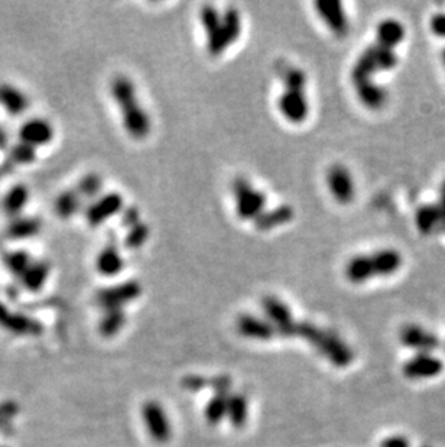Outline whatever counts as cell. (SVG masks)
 Listing matches in <instances>:
<instances>
[{
    "mask_svg": "<svg viewBox=\"0 0 445 447\" xmlns=\"http://www.w3.org/2000/svg\"><path fill=\"white\" fill-rule=\"evenodd\" d=\"M199 16H202L207 51L210 55L217 57L226 53L240 38L241 15L237 8L229 6L221 15L214 6L206 5L199 12Z\"/></svg>",
    "mask_w": 445,
    "mask_h": 447,
    "instance_id": "cell-1",
    "label": "cell"
},
{
    "mask_svg": "<svg viewBox=\"0 0 445 447\" xmlns=\"http://www.w3.org/2000/svg\"><path fill=\"white\" fill-rule=\"evenodd\" d=\"M111 97L120 109L125 130L129 137L145 139L150 132V118L143 106L139 103L136 87L126 76H116L110 85Z\"/></svg>",
    "mask_w": 445,
    "mask_h": 447,
    "instance_id": "cell-2",
    "label": "cell"
},
{
    "mask_svg": "<svg viewBox=\"0 0 445 447\" xmlns=\"http://www.w3.org/2000/svg\"><path fill=\"white\" fill-rule=\"evenodd\" d=\"M402 254L393 248L377 249L370 254L353 256L344 268V275L351 284H365L377 277H389L400 270Z\"/></svg>",
    "mask_w": 445,
    "mask_h": 447,
    "instance_id": "cell-3",
    "label": "cell"
},
{
    "mask_svg": "<svg viewBox=\"0 0 445 447\" xmlns=\"http://www.w3.org/2000/svg\"><path fill=\"white\" fill-rule=\"evenodd\" d=\"M297 324L295 336H299L316 346V349L325 356L332 365L344 368L351 364L353 350L336 333L323 330L308 322H297Z\"/></svg>",
    "mask_w": 445,
    "mask_h": 447,
    "instance_id": "cell-4",
    "label": "cell"
},
{
    "mask_svg": "<svg viewBox=\"0 0 445 447\" xmlns=\"http://www.w3.org/2000/svg\"><path fill=\"white\" fill-rule=\"evenodd\" d=\"M397 65L396 47L374 41L355 60L351 70L353 85L366 81H376L374 77L381 73H388Z\"/></svg>",
    "mask_w": 445,
    "mask_h": 447,
    "instance_id": "cell-5",
    "label": "cell"
},
{
    "mask_svg": "<svg viewBox=\"0 0 445 447\" xmlns=\"http://www.w3.org/2000/svg\"><path fill=\"white\" fill-rule=\"evenodd\" d=\"M232 191L236 200V213L243 220H253L259 217L266 207L264 193L255 188L244 177H237L232 184Z\"/></svg>",
    "mask_w": 445,
    "mask_h": 447,
    "instance_id": "cell-6",
    "label": "cell"
},
{
    "mask_svg": "<svg viewBox=\"0 0 445 447\" xmlns=\"http://www.w3.org/2000/svg\"><path fill=\"white\" fill-rule=\"evenodd\" d=\"M141 294L142 287L138 281H126L100 289L96 296V301L104 311L123 310L126 304L135 301Z\"/></svg>",
    "mask_w": 445,
    "mask_h": 447,
    "instance_id": "cell-7",
    "label": "cell"
},
{
    "mask_svg": "<svg viewBox=\"0 0 445 447\" xmlns=\"http://www.w3.org/2000/svg\"><path fill=\"white\" fill-rule=\"evenodd\" d=\"M125 209V200L119 193H107L96 200L85 209V220L92 228H99L110 217H113Z\"/></svg>",
    "mask_w": 445,
    "mask_h": 447,
    "instance_id": "cell-8",
    "label": "cell"
},
{
    "mask_svg": "<svg viewBox=\"0 0 445 447\" xmlns=\"http://www.w3.org/2000/svg\"><path fill=\"white\" fill-rule=\"evenodd\" d=\"M327 186L340 205H348L355 195V183L350 170L343 164H334L327 171Z\"/></svg>",
    "mask_w": 445,
    "mask_h": 447,
    "instance_id": "cell-9",
    "label": "cell"
},
{
    "mask_svg": "<svg viewBox=\"0 0 445 447\" xmlns=\"http://www.w3.org/2000/svg\"><path fill=\"white\" fill-rule=\"evenodd\" d=\"M148 433L157 443H167L172 436V426L167 411L158 401H148L142 408Z\"/></svg>",
    "mask_w": 445,
    "mask_h": 447,
    "instance_id": "cell-10",
    "label": "cell"
},
{
    "mask_svg": "<svg viewBox=\"0 0 445 447\" xmlns=\"http://www.w3.org/2000/svg\"><path fill=\"white\" fill-rule=\"evenodd\" d=\"M400 343L408 349L416 350V353H431L439 345L437 334L419 324L411 323L400 329Z\"/></svg>",
    "mask_w": 445,
    "mask_h": 447,
    "instance_id": "cell-11",
    "label": "cell"
},
{
    "mask_svg": "<svg viewBox=\"0 0 445 447\" xmlns=\"http://www.w3.org/2000/svg\"><path fill=\"white\" fill-rule=\"evenodd\" d=\"M278 107L282 116L295 125L305 122L309 114V102L305 92L283 90L278 99Z\"/></svg>",
    "mask_w": 445,
    "mask_h": 447,
    "instance_id": "cell-12",
    "label": "cell"
},
{
    "mask_svg": "<svg viewBox=\"0 0 445 447\" xmlns=\"http://www.w3.org/2000/svg\"><path fill=\"white\" fill-rule=\"evenodd\" d=\"M444 364L432 353H416L404 365V375L408 379H430L438 376Z\"/></svg>",
    "mask_w": 445,
    "mask_h": 447,
    "instance_id": "cell-13",
    "label": "cell"
},
{
    "mask_svg": "<svg viewBox=\"0 0 445 447\" xmlns=\"http://www.w3.org/2000/svg\"><path fill=\"white\" fill-rule=\"evenodd\" d=\"M54 139V126L42 118L28 119L19 128V141L34 148L48 145Z\"/></svg>",
    "mask_w": 445,
    "mask_h": 447,
    "instance_id": "cell-14",
    "label": "cell"
},
{
    "mask_svg": "<svg viewBox=\"0 0 445 447\" xmlns=\"http://www.w3.org/2000/svg\"><path fill=\"white\" fill-rule=\"evenodd\" d=\"M262 307L266 317H268V322L274 324L276 333H279L281 336L285 338L289 327H291L292 323L295 322L292 311L289 310V307L282 300H279L275 296L263 297Z\"/></svg>",
    "mask_w": 445,
    "mask_h": 447,
    "instance_id": "cell-15",
    "label": "cell"
},
{
    "mask_svg": "<svg viewBox=\"0 0 445 447\" xmlns=\"http://www.w3.org/2000/svg\"><path fill=\"white\" fill-rule=\"evenodd\" d=\"M318 15L325 22L331 32L337 36H344L348 32V18L343 8V4L334 0H320L316 4Z\"/></svg>",
    "mask_w": 445,
    "mask_h": 447,
    "instance_id": "cell-16",
    "label": "cell"
},
{
    "mask_svg": "<svg viewBox=\"0 0 445 447\" xmlns=\"http://www.w3.org/2000/svg\"><path fill=\"white\" fill-rule=\"evenodd\" d=\"M237 330L241 336L260 342L271 341L276 334V330L271 322L252 315H243L239 317Z\"/></svg>",
    "mask_w": 445,
    "mask_h": 447,
    "instance_id": "cell-17",
    "label": "cell"
},
{
    "mask_svg": "<svg viewBox=\"0 0 445 447\" xmlns=\"http://www.w3.org/2000/svg\"><path fill=\"white\" fill-rule=\"evenodd\" d=\"M42 231V220L36 216H19L10 219L5 235L12 240H25L38 236Z\"/></svg>",
    "mask_w": 445,
    "mask_h": 447,
    "instance_id": "cell-18",
    "label": "cell"
},
{
    "mask_svg": "<svg viewBox=\"0 0 445 447\" xmlns=\"http://www.w3.org/2000/svg\"><path fill=\"white\" fill-rule=\"evenodd\" d=\"M354 92L360 103L370 110H381L388 102L386 88L376 81L354 84Z\"/></svg>",
    "mask_w": 445,
    "mask_h": 447,
    "instance_id": "cell-19",
    "label": "cell"
},
{
    "mask_svg": "<svg viewBox=\"0 0 445 447\" xmlns=\"http://www.w3.org/2000/svg\"><path fill=\"white\" fill-rule=\"evenodd\" d=\"M125 268V259L116 245L110 243L99 252L96 258V270L104 277H115Z\"/></svg>",
    "mask_w": 445,
    "mask_h": 447,
    "instance_id": "cell-20",
    "label": "cell"
},
{
    "mask_svg": "<svg viewBox=\"0 0 445 447\" xmlns=\"http://www.w3.org/2000/svg\"><path fill=\"white\" fill-rule=\"evenodd\" d=\"M31 198V191L25 184H15L12 186L2 198V210L3 213L10 217L22 216V212L28 206Z\"/></svg>",
    "mask_w": 445,
    "mask_h": 447,
    "instance_id": "cell-21",
    "label": "cell"
},
{
    "mask_svg": "<svg viewBox=\"0 0 445 447\" xmlns=\"http://www.w3.org/2000/svg\"><path fill=\"white\" fill-rule=\"evenodd\" d=\"M0 106H2L9 115L19 116L28 109L29 102L27 95L19 90L17 87L3 83L0 84Z\"/></svg>",
    "mask_w": 445,
    "mask_h": 447,
    "instance_id": "cell-22",
    "label": "cell"
},
{
    "mask_svg": "<svg viewBox=\"0 0 445 447\" xmlns=\"http://www.w3.org/2000/svg\"><path fill=\"white\" fill-rule=\"evenodd\" d=\"M294 214L295 212L291 206L282 205L272 210H264L259 217L255 219L253 223L259 231H272L291 221L294 219Z\"/></svg>",
    "mask_w": 445,
    "mask_h": 447,
    "instance_id": "cell-23",
    "label": "cell"
},
{
    "mask_svg": "<svg viewBox=\"0 0 445 447\" xmlns=\"http://www.w3.org/2000/svg\"><path fill=\"white\" fill-rule=\"evenodd\" d=\"M51 274V263L43 259H34L32 263L28 266V270L20 277L22 284L29 291H39L45 285Z\"/></svg>",
    "mask_w": 445,
    "mask_h": 447,
    "instance_id": "cell-24",
    "label": "cell"
},
{
    "mask_svg": "<svg viewBox=\"0 0 445 447\" xmlns=\"http://www.w3.org/2000/svg\"><path fill=\"white\" fill-rule=\"evenodd\" d=\"M405 27L400 20L388 18L382 20L376 28V41H379L382 43H388L392 47H399L400 43L405 39Z\"/></svg>",
    "mask_w": 445,
    "mask_h": 447,
    "instance_id": "cell-25",
    "label": "cell"
},
{
    "mask_svg": "<svg viewBox=\"0 0 445 447\" xmlns=\"http://www.w3.org/2000/svg\"><path fill=\"white\" fill-rule=\"evenodd\" d=\"M414 223L421 235L431 236L434 233H439V216L434 203L419 206L415 212Z\"/></svg>",
    "mask_w": 445,
    "mask_h": 447,
    "instance_id": "cell-26",
    "label": "cell"
},
{
    "mask_svg": "<svg viewBox=\"0 0 445 447\" xmlns=\"http://www.w3.org/2000/svg\"><path fill=\"white\" fill-rule=\"evenodd\" d=\"M83 198L80 197V194L76 191V188H69L64 190L57 198L54 203V209L58 217L66 220L73 216H76L81 206H83Z\"/></svg>",
    "mask_w": 445,
    "mask_h": 447,
    "instance_id": "cell-27",
    "label": "cell"
},
{
    "mask_svg": "<svg viewBox=\"0 0 445 447\" xmlns=\"http://www.w3.org/2000/svg\"><path fill=\"white\" fill-rule=\"evenodd\" d=\"M248 414H249L248 398L241 394L229 395L227 417L232 421L233 426L243 427L248 421Z\"/></svg>",
    "mask_w": 445,
    "mask_h": 447,
    "instance_id": "cell-28",
    "label": "cell"
},
{
    "mask_svg": "<svg viewBox=\"0 0 445 447\" xmlns=\"http://www.w3.org/2000/svg\"><path fill=\"white\" fill-rule=\"evenodd\" d=\"M32 256L28 251L24 249H16V251H10L8 254H5L3 256V263L6 266V270L20 278L24 275V273L28 270V266L32 263Z\"/></svg>",
    "mask_w": 445,
    "mask_h": 447,
    "instance_id": "cell-29",
    "label": "cell"
},
{
    "mask_svg": "<svg viewBox=\"0 0 445 447\" xmlns=\"http://www.w3.org/2000/svg\"><path fill=\"white\" fill-rule=\"evenodd\" d=\"M103 188V178L96 174L90 172L81 177V180L76 186V191L80 194L83 200H96L100 197Z\"/></svg>",
    "mask_w": 445,
    "mask_h": 447,
    "instance_id": "cell-30",
    "label": "cell"
},
{
    "mask_svg": "<svg viewBox=\"0 0 445 447\" xmlns=\"http://www.w3.org/2000/svg\"><path fill=\"white\" fill-rule=\"evenodd\" d=\"M126 324V315L123 310L104 311V316L100 322V331L106 338H113Z\"/></svg>",
    "mask_w": 445,
    "mask_h": 447,
    "instance_id": "cell-31",
    "label": "cell"
},
{
    "mask_svg": "<svg viewBox=\"0 0 445 447\" xmlns=\"http://www.w3.org/2000/svg\"><path fill=\"white\" fill-rule=\"evenodd\" d=\"M306 81V73L302 69H299V67L289 65L282 71V83L285 90L305 92Z\"/></svg>",
    "mask_w": 445,
    "mask_h": 447,
    "instance_id": "cell-32",
    "label": "cell"
},
{
    "mask_svg": "<svg viewBox=\"0 0 445 447\" xmlns=\"http://www.w3.org/2000/svg\"><path fill=\"white\" fill-rule=\"evenodd\" d=\"M229 395L216 394L206 407V418L210 424H218L222 418L227 417Z\"/></svg>",
    "mask_w": 445,
    "mask_h": 447,
    "instance_id": "cell-33",
    "label": "cell"
},
{
    "mask_svg": "<svg viewBox=\"0 0 445 447\" xmlns=\"http://www.w3.org/2000/svg\"><path fill=\"white\" fill-rule=\"evenodd\" d=\"M9 158L17 165H31L36 161L38 152L36 148L19 141L9 148Z\"/></svg>",
    "mask_w": 445,
    "mask_h": 447,
    "instance_id": "cell-34",
    "label": "cell"
},
{
    "mask_svg": "<svg viewBox=\"0 0 445 447\" xmlns=\"http://www.w3.org/2000/svg\"><path fill=\"white\" fill-rule=\"evenodd\" d=\"M0 324L16 331H28L35 327V323L31 322L28 317L20 315H10V311L2 304H0Z\"/></svg>",
    "mask_w": 445,
    "mask_h": 447,
    "instance_id": "cell-35",
    "label": "cell"
},
{
    "mask_svg": "<svg viewBox=\"0 0 445 447\" xmlns=\"http://www.w3.org/2000/svg\"><path fill=\"white\" fill-rule=\"evenodd\" d=\"M149 233H150V231H149V226L146 225V223H143V221L138 223L136 226H133L127 231V233L125 236V247L127 249H132V251L142 248L143 245L146 243V240L149 239Z\"/></svg>",
    "mask_w": 445,
    "mask_h": 447,
    "instance_id": "cell-36",
    "label": "cell"
},
{
    "mask_svg": "<svg viewBox=\"0 0 445 447\" xmlns=\"http://www.w3.org/2000/svg\"><path fill=\"white\" fill-rule=\"evenodd\" d=\"M122 225L127 229L136 226L138 223H141V212L138 207L135 206H130V207H125L122 210Z\"/></svg>",
    "mask_w": 445,
    "mask_h": 447,
    "instance_id": "cell-37",
    "label": "cell"
},
{
    "mask_svg": "<svg viewBox=\"0 0 445 447\" xmlns=\"http://www.w3.org/2000/svg\"><path fill=\"white\" fill-rule=\"evenodd\" d=\"M438 216H439V233L445 232V178L444 181L439 186V191H438V198L434 203Z\"/></svg>",
    "mask_w": 445,
    "mask_h": 447,
    "instance_id": "cell-38",
    "label": "cell"
},
{
    "mask_svg": "<svg viewBox=\"0 0 445 447\" xmlns=\"http://www.w3.org/2000/svg\"><path fill=\"white\" fill-rule=\"evenodd\" d=\"M209 387H211L216 391V394L229 395V391L232 388V379L226 375H220V376L210 379Z\"/></svg>",
    "mask_w": 445,
    "mask_h": 447,
    "instance_id": "cell-39",
    "label": "cell"
},
{
    "mask_svg": "<svg viewBox=\"0 0 445 447\" xmlns=\"http://www.w3.org/2000/svg\"><path fill=\"white\" fill-rule=\"evenodd\" d=\"M183 387L191 392L202 391L206 387H209V379H206L203 376H198V375H190V376H185L183 379Z\"/></svg>",
    "mask_w": 445,
    "mask_h": 447,
    "instance_id": "cell-40",
    "label": "cell"
},
{
    "mask_svg": "<svg viewBox=\"0 0 445 447\" xmlns=\"http://www.w3.org/2000/svg\"><path fill=\"white\" fill-rule=\"evenodd\" d=\"M430 28H431V32L437 36V38H441V39H445V13H437L431 18V22H430Z\"/></svg>",
    "mask_w": 445,
    "mask_h": 447,
    "instance_id": "cell-41",
    "label": "cell"
},
{
    "mask_svg": "<svg viewBox=\"0 0 445 447\" xmlns=\"http://www.w3.org/2000/svg\"><path fill=\"white\" fill-rule=\"evenodd\" d=\"M381 447H411V443H409V440L405 436L393 434V436L386 437L382 441Z\"/></svg>",
    "mask_w": 445,
    "mask_h": 447,
    "instance_id": "cell-42",
    "label": "cell"
},
{
    "mask_svg": "<svg viewBox=\"0 0 445 447\" xmlns=\"http://www.w3.org/2000/svg\"><path fill=\"white\" fill-rule=\"evenodd\" d=\"M8 146H9V133L3 126H0V149H5Z\"/></svg>",
    "mask_w": 445,
    "mask_h": 447,
    "instance_id": "cell-43",
    "label": "cell"
},
{
    "mask_svg": "<svg viewBox=\"0 0 445 447\" xmlns=\"http://www.w3.org/2000/svg\"><path fill=\"white\" fill-rule=\"evenodd\" d=\"M441 60H442V64H444V67H445V48H444L442 53H441Z\"/></svg>",
    "mask_w": 445,
    "mask_h": 447,
    "instance_id": "cell-44",
    "label": "cell"
}]
</instances>
